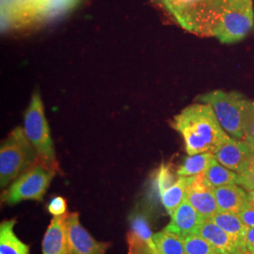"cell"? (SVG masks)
Returning a JSON list of instances; mask_svg holds the SVG:
<instances>
[{"mask_svg": "<svg viewBox=\"0 0 254 254\" xmlns=\"http://www.w3.org/2000/svg\"><path fill=\"white\" fill-rule=\"evenodd\" d=\"M172 127L181 134L189 155L214 153L229 135L218 123L212 108L193 104L173 119Z\"/></svg>", "mask_w": 254, "mask_h": 254, "instance_id": "obj_1", "label": "cell"}, {"mask_svg": "<svg viewBox=\"0 0 254 254\" xmlns=\"http://www.w3.org/2000/svg\"><path fill=\"white\" fill-rule=\"evenodd\" d=\"M237 0H167L164 8L186 30L215 36L221 20Z\"/></svg>", "mask_w": 254, "mask_h": 254, "instance_id": "obj_2", "label": "cell"}, {"mask_svg": "<svg viewBox=\"0 0 254 254\" xmlns=\"http://www.w3.org/2000/svg\"><path fill=\"white\" fill-rule=\"evenodd\" d=\"M39 161L38 153L28 140L24 128H14L2 142L0 148L1 188L9 187Z\"/></svg>", "mask_w": 254, "mask_h": 254, "instance_id": "obj_3", "label": "cell"}, {"mask_svg": "<svg viewBox=\"0 0 254 254\" xmlns=\"http://www.w3.org/2000/svg\"><path fill=\"white\" fill-rule=\"evenodd\" d=\"M24 131L28 140L35 148L39 160L55 171L59 170L50 128L45 115L44 104L40 92L36 91L27 107L24 117Z\"/></svg>", "mask_w": 254, "mask_h": 254, "instance_id": "obj_4", "label": "cell"}, {"mask_svg": "<svg viewBox=\"0 0 254 254\" xmlns=\"http://www.w3.org/2000/svg\"><path fill=\"white\" fill-rule=\"evenodd\" d=\"M197 99L212 108L219 125L227 134L236 139L244 140L243 107L247 98L242 94L217 90L200 95Z\"/></svg>", "mask_w": 254, "mask_h": 254, "instance_id": "obj_5", "label": "cell"}, {"mask_svg": "<svg viewBox=\"0 0 254 254\" xmlns=\"http://www.w3.org/2000/svg\"><path fill=\"white\" fill-rule=\"evenodd\" d=\"M55 174V170L39 161L9 185L2 200L9 205L26 200H42Z\"/></svg>", "mask_w": 254, "mask_h": 254, "instance_id": "obj_6", "label": "cell"}, {"mask_svg": "<svg viewBox=\"0 0 254 254\" xmlns=\"http://www.w3.org/2000/svg\"><path fill=\"white\" fill-rule=\"evenodd\" d=\"M254 26L253 0H237L221 20L215 37L222 44H234L244 39Z\"/></svg>", "mask_w": 254, "mask_h": 254, "instance_id": "obj_7", "label": "cell"}, {"mask_svg": "<svg viewBox=\"0 0 254 254\" xmlns=\"http://www.w3.org/2000/svg\"><path fill=\"white\" fill-rule=\"evenodd\" d=\"M219 163L236 173H242L254 160V149L246 142L228 136L213 153Z\"/></svg>", "mask_w": 254, "mask_h": 254, "instance_id": "obj_8", "label": "cell"}, {"mask_svg": "<svg viewBox=\"0 0 254 254\" xmlns=\"http://www.w3.org/2000/svg\"><path fill=\"white\" fill-rule=\"evenodd\" d=\"M65 227L71 254H106L109 243L94 239L82 226L77 213L66 214Z\"/></svg>", "mask_w": 254, "mask_h": 254, "instance_id": "obj_9", "label": "cell"}, {"mask_svg": "<svg viewBox=\"0 0 254 254\" xmlns=\"http://www.w3.org/2000/svg\"><path fill=\"white\" fill-rule=\"evenodd\" d=\"M41 0H1L2 30L35 23Z\"/></svg>", "mask_w": 254, "mask_h": 254, "instance_id": "obj_10", "label": "cell"}, {"mask_svg": "<svg viewBox=\"0 0 254 254\" xmlns=\"http://www.w3.org/2000/svg\"><path fill=\"white\" fill-rule=\"evenodd\" d=\"M185 200L197 210L203 219H211L218 211L214 189L203 184L202 173L191 176Z\"/></svg>", "mask_w": 254, "mask_h": 254, "instance_id": "obj_11", "label": "cell"}, {"mask_svg": "<svg viewBox=\"0 0 254 254\" xmlns=\"http://www.w3.org/2000/svg\"><path fill=\"white\" fill-rule=\"evenodd\" d=\"M171 222L165 228L182 238L196 235L204 220L188 200H184L171 215Z\"/></svg>", "mask_w": 254, "mask_h": 254, "instance_id": "obj_12", "label": "cell"}, {"mask_svg": "<svg viewBox=\"0 0 254 254\" xmlns=\"http://www.w3.org/2000/svg\"><path fill=\"white\" fill-rule=\"evenodd\" d=\"M198 235L206 239L218 254H244L235 239L211 219L202 221Z\"/></svg>", "mask_w": 254, "mask_h": 254, "instance_id": "obj_13", "label": "cell"}, {"mask_svg": "<svg viewBox=\"0 0 254 254\" xmlns=\"http://www.w3.org/2000/svg\"><path fill=\"white\" fill-rule=\"evenodd\" d=\"M65 217L55 216L43 240V254H72L67 238Z\"/></svg>", "mask_w": 254, "mask_h": 254, "instance_id": "obj_14", "label": "cell"}, {"mask_svg": "<svg viewBox=\"0 0 254 254\" xmlns=\"http://www.w3.org/2000/svg\"><path fill=\"white\" fill-rule=\"evenodd\" d=\"M218 211L238 213L246 206L250 205L249 196L244 190L237 187L236 184L222 186L214 189Z\"/></svg>", "mask_w": 254, "mask_h": 254, "instance_id": "obj_15", "label": "cell"}, {"mask_svg": "<svg viewBox=\"0 0 254 254\" xmlns=\"http://www.w3.org/2000/svg\"><path fill=\"white\" fill-rule=\"evenodd\" d=\"M15 219L5 220L0 225V254H29L28 246L15 236Z\"/></svg>", "mask_w": 254, "mask_h": 254, "instance_id": "obj_16", "label": "cell"}, {"mask_svg": "<svg viewBox=\"0 0 254 254\" xmlns=\"http://www.w3.org/2000/svg\"><path fill=\"white\" fill-rule=\"evenodd\" d=\"M211 220L215 222L218 227L224 230L228 235L232 236L242 251V242L247 227L236 213L218 211Z\"/></svg>", "mask_w": 254, "mask_h": 254, "instance_id": "obj_17", "label": "cell"}, {"mask_svg": "<svg viewBox=\"0 0 254 254\" xmlns=\"http://www.w3.org/2000/svg\"><path fill=\"white\" fill-rule=\"evenodd\" d=\"M236 179L237 173L221 165L215 157L207 170L202 173L203 184L211 189L236 184Z\"/></svg>", "mask_w": 254, "mask_h": 254, "instance_id": "obj_18", "label": "cell"}, {"mask_svg": "<svg viewBox=\"0 0 254 254\" xmlns=\"http://www.w3.org/2000/svg\"><path fill=\"white\" fill-rule=\"evenodd\" d=\"M190 177L178 176V179L159 195L162 204L167 210L168 214L172 215L173 211L186 199Z\"/></svg>", "mask_w": 254, "mask_h": 254, "instance_id": "obj_19", "label": "cell"}, {"mask_svg": "<svg viewBox=\"0 0 254 254\" xmlns=\"http://www.w3.org/2000/svg\"><path fill=\"white\" fill-rule=\"evenodd\" d=\"M153 240L155 254H186L184 239L166 229L154 234Z\"/></svg>", "mask_w": 254, "mask_h": 254, "instance_id": "obj_20", "label": "cell"}, {"mask_svg": "<svg viewBox=\"0 0 254 254\" xmlns=\"http://www.w3.org/2000/svg\"><path fill=\"white\" fill-rule=\"evenodd\" d=\"M78 2L79 0H41L37 9L35 23L56 18L73 9Z\"/></svg>", "mask_w": 254, "mask_h": 254, "instance_id": "obj_21", "label": "cell"}, {"mask_svg": "<svg viewBox=\"0 0 254 254\" xmlns=\"http://www.w3.org/2000/svg\"><path fill=\"white\" fill-rule=\"evenodd\" d=\"M214 157L215 156L212 153H200L190 155L177 170V176L190 177L200 175L207 170Z\"/></svg>", "mask_w": 254, "mask_h": 254, "instance_id": "obj_22", "label": "cell"}, {"mask_svg": "<svg viewBox=\"0 0 254 254\" xmlns=\"http://www.w3.org/2000/svg\"><path fill=\"white\" fill-rule=\"evenodd\" d=\"M184 244L186 254H218L215 248L198 234L184 238Z\"/></svg>", "mask_w": 254, "mask_h": 254, "instance_id": "obj_23", "label": "cell"}, {"mask_svg": "<svg viewBox=\"0 0 254 254\" xmlns=\"http://www.w3.org/2000/svg\"><path fill=\"white\" fill-rule=\"evenodd\" d=\"M131 232L135 234L139 239L143 240L145 243L150 246V248L154 253V240H153L154 235L152 234L147 218L144 216L140 214H136L131 218Z\"/></svg>", "mask_w": 254, "mask_h": 254, "instance_id": "obj_24", "label": "cell"}, {"mask_svg": "<svg viewBox=\"0 0 254 254\" xmlns=\"http://www.w3.org/2000/svg\"><path fill=\"white\" fill-rule=\"evenodd\" d=\"M244 140L254 149V101L246 99L243 107Z\"/></svg>", "mask_w": 254, "mask_h": 254, "instance_id": "obj_25", "label": "cell"}, {"mask_svg": "<svg viewBox=\"0 0 254 254\" xmlns=\"http://www.w3.org/2000/svg\"><path fill=\"white\" fill-rule=\"evenodd\" d=\"M127 243L129 246L128 254H154L150 246L139 239L131 231L127 235Z\"/></svg>", "mask_w": 254, "mask_h": 254, "instance_id": "obj_26", "label": "cell"}, {"mask_svg": "<svg viewBox=\"0 0 254 254\" xmlns=\"http://www.w3.org/2000/svg\"><path fill=\"white\" fill-rule=\"evenodd\" d=\"M177 180V179H176ZM175 180V181H176ZM172 172L169 167H166L165 165H161L155 180V186L158 191V194L160 195L165 190H167L169 187H171L174 182Z\"/></svg>", "mask_w": 254, "mask_h": 254, "instance_id": "obj_27", "label": "cell"}, {"mask_svg": "<svg viewBox=\"0 0 254 254\" xmlns=\"http://www.w3.org/2000/svg\"><path fill=\"white\" fill-rule=\"evenodd\" d=\"M236 185L246 190H254V160L244 173H237Z\"/></svg>", "mask_w": 254, "mask_h": 254, "instance_id": "obj_28", "label": "cell"}, {"mask_svg": "<svg viewBox=\"0 0 254 254\" xmlns=\"http://www.w3.org/2000/svg\"><path fill=\"white\" fill-rule=\"evenodd\" d=\"M47 209L53 216H63L66 214L67 203L63 197H56L49 202Z\"/></svg>", "mask_w": 254, "mask_h": 254, "instance_id": "obj_29", "label": "cell"}, {"mask_svg": "<svg viewBox=\"0 0 254 254\" xmlns=\"http://www.w3.org/2000/svg\"><path fill=\"white\" fill-rule=\"evenodd\" d=\"M242 252L244 254H254V227H247L242 242Z\"/></svg>", "mask_w": 254, "mask_h": 254, "instance_id": "obj_30", "label": "cell"}, {"mask_svg": "<svg viewBox=\"0 0 254 254\" xmlns=\"http://www.w3.org/2000/svg\"><path fill=\"white\" fill-rule=\"evenodd\" d=\"M237 215L246 227H254V208L251 204L238 212Z\"/></svg>", "mask_w": 254, "mask_h": 254, "instance_id": "obj_31", "label": "cell"}, {"mask_svg": "<svg viewBox=\"0 0 254 254\" xmlns=\"http://www.w3.org/2000/svg\"><path fill=\"white\" fill-rule=\"evenodd\" d=\"M248 196H249V201L251 205L254 208V190L249 191Z\"/></svg>", "mask_w": 254, "mask_h": 254, "instance_id": "obj_32", "label": "cell"}, {"mask_svg": "<svg viewBox=\"0 0 254 254\" xmlns=\"http://www.w3.org/2000/svg\"><path fill=\"white\" fill-rule=\"evenodd\" d=\"M155 3H157V4H160L161 6H165V4H166V2H167V0H154Z\"/></svg>", "mask_w": 254, "mask_h": 254, "instance_id": "obj_33", "label": "cell"}]
</instances>
